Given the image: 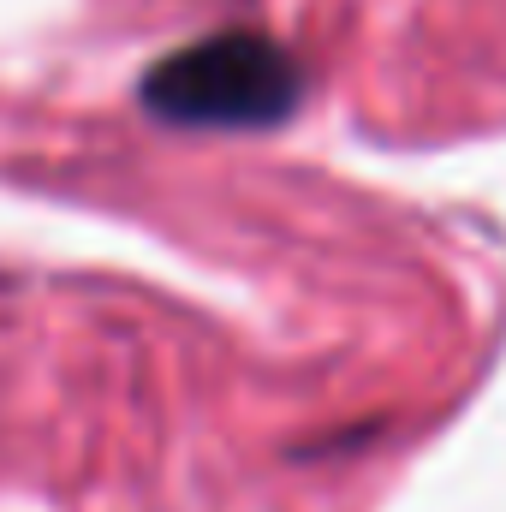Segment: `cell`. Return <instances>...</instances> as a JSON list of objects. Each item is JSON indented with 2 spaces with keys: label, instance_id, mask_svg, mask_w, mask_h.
I'll use <instances>...</instances> for the list:
<instances>
[{
  "label": "cell",
  "instance_id": "6da1fadb",
  "mask_svg": "<svg viewBox=\"0 0 506 512\" xmlns=\"http://www.w3.org/2000/svg\"><path fill=\"white\" fill-rule=\"evenodd\" d=\"M298 96V60L256 30L203 36L155 60L143 78V108L173 126H274L298 108Z\"/></svg>",
  "mask_w": 506,
  "mask_h": 512
}]
</instances>
